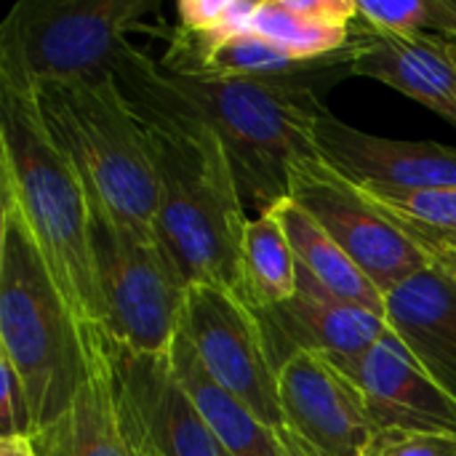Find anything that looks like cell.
I'll return each mask as SVG.
<instances>
[{
	"label": "cell",
	"instance_id": "cell-19",
	"mask_svg": "<svg viewBox=\"0 0 456 456\" xmlns=\"http://www.w3.org/2000/svg\"><path fill=\"white\" fill-rule=\"evenodd\" d=\"M278 208H281L283 227L294 248L297 265L305 273H310L337 299L366 307L377 315H385V294L345 254V248L291 198H283Z\"/></svg>",
	"mask_w": 456,
	"mask_h": 456
},
{
	"label": "cell",
	"instance_id": "cell-27",
	"mask_svg": "<svg viewBox=\"0 0 456 456\" xmlns=\"http://www.w3.org/2000/svg\"><path fill=\"white\" fill-rule=\"evenodd\" d=\"M0 456H35L29 438H8L0 441Z\"/></svg>",
	"mask_w": 456,
	"mask_h": 456
},
{
	"label": "cell",
	"instance_id": "cell-18",
	"mask_svg": "<svg viewBox=\"0 0 456 456\" xmlns=\"http://www.w3.org/2000/svg\"><path fill=\"white\" fill-rule=\"evenodd\" d=\"M171 366L224 456H294L286 438L256 417L251 406L227 393L203 369L190 337L179 329L171 347Z\"/></svg>",
	"mask_w": 456,
	"mask_h": 456
},
{
	"label": "cell",
	"instance_id": "cell-2",
	"mask_svg": "<svg viewBox=\"0 0 456 456\" xmlns=\"http://www.w3.org/2000/svg\"><path fill=\"white\" fill-rule=\"evenodd\" d=\"M126 102L144 128L158 176V240L187 286H222L240 297L248 219L224 144L187 112L139 96Z\"/></svg>",
	"mask_w": 456,
	"mask_h": 456
},
{
	"label": "cell",
	"instance_id": "cell-14",
	"mask_svg": "<svg viewBox=\"0 0 456 456\" xmlns=\"http://www.w3.org/2000/svg\"><path fill=\"white\" fill-rule=\"evenodd\" d=\"M318 155L355 184L403 190H456V147L363 134L323 112L315 128Z\"/></svg>",
	"mask_w": 456,
	"mask_h": 456
},
{
	"label": "cell",
	"instance_id": "cell-1",
	"mask_svg": "<svg viewBox=\"0 0 456 456\" xmlns=\"http://www.w3.org/2000/svg\"><path fill=\"white\" fill-rule=\"evenodd\" d=\"M112 75L126 96L187 112L219 136L246 208L265 214L289 198L297 163L321 158L315 128L323 107L302 72L265 77H179L128 45Z\"/></svg>",
	"mask_w": 456,
	"mask_h": 456
},
{
	"label": "cell",
	"instance_id": "cell-12",
	"mask_svg": "<svg viewBox=\"0 0 456 456\" xmlns=\"http://www.w3.org/2000/svg\"><path fill=\"white\" fill-rule=\"evenodd\" d=\"M363 395L377 428L456 438V401L422 369L390 329L374 347L353 358H329Z\"/></svg>",
	"mask_w": 456,
	"mask_h": 456
},
{
	"label": "cell",
	"instance_id": "cell-13",
	"mask_svg": "<svg viewBox=\"0 0 456 456\" xmlns=\"http://www.w3.org/2000/svg\"><path fill=\"white\" fill-rule=\"evenodd\" d=\"M256 318L275 371L297 353H318L326 358L361 355L390 331L385 315L337 299L302 267L297 294L281 305L256 310Z\"/></svg>",
	"mask_w": 456,
	"mask_h": 456
},
{
	"label": "cell",
	"instance_id": "cell-17",
	"mask_svg": "<svg viewBox=\"0 0 456 456\" xmlns=\"http://www.w3.org/2000/svg\"><path fill=\"white\" fill-rule=\"evenodd\" d=\"M88 374L72 403L29 444L35 456H134L123 436L110 339H86Z\"/></svg>",
	"mask_w": 456,
	"mask_h": 456
},
{
	"label": "cell",
	"instance_id": "cell-22",
	"mask_svg": "<svg viewBox=\"0 0 456 456\" xmlns=\"http://www.w3.org/2000/svg\"><path fill=\"white\" fill-rule=\"evenodd\" d=\"M358 21L387 35H436L456 43V0H358Z\"/></svg>",
	"mask_w": 456,
	"mask_h": 456
},
{
	"label": "cell",
	"instance_id": "cell-10",
	"mask_svg": "<svg viewBox=\"0 0 456 456\" xmlns=\"http://www.w3.org/2000/svg\"><path fill=\"white\" fill-rule=\"evenodd\" d=\"M283 438L294 456H369L377 428L334 361L297 353L278 371Z\"/></svg>",
	"mask_w": 456,
	"mask_h": 456
},
{
	"label": "cell",
	"instance_id": "cell-9",
	"mask_svg": "<svg viewBox=\"0 0 456 456\" xmlns=\"http://www.w3.org/2000/svg\"><path fill=\"white\" fill-rule=\"evenodd\" d=\"M182 331L190 337L203 369L227 393L256 411L283 436L278 371L256 310L222 286H190Z\"/></svg>",
	"mask_w": 456,
	"mask_h": 456
},
{
	"label": "cell",
	"instance_id": "cell-16",
	"mask_svg": "<svg viewBox=\"0 0 456 456\" xmlns=\"http://www.w3.org/2000/svg\"><path fill=\"white\" fill-rule=\"evenodd\" d=\"M385 318L422 369L456 401V281L428 267L385 297Z\"/></svg>",
	"mask_w": 456,
	"mask_h": 456
},
{
	"label": "cell",
	"instance_id": "cell-20",
	"mask_svg": "<svg viewBox=\"0 0 456 456\" xmlns=\"http://www.w3.org/2000/svg\"><path fill=\"white\" fill-rule=\"evenodd\" d=\"M240 273V297L254 310L281 305L297 294L299 267L278 206L265 214H256V219H248L243 235Z\"/></svg>",
	"mask_w": 456,
	"mask_h": 456
},
{
	"label": "cell",
	"instance_id": "cell-5",
	"mask_svg": "<svg viewBox=\"0 0 456 456\" xmlns=\"http://www.w3.org/2000/svg\"><path fill=\"white\" fill-rule=\"evenodd\" d=\"M43 120L75 168L91 211L136 230H155L158 176L144 128L112 72L37 91Z\"/></svg>",
	"mask_w": 456,
	"mask_h": 456
},
{
	"label": "cell",
	"instance_id": "cell-6",
	"mask_svg": "<svg viewBox=\"0 0 456 456\" xmlns=\"http://www.w3.org/2000/svg\"><path fill=\"white\" fill-rule=\"evenodd\" d=\"M155 0H19L0 27V86L40 91L112 72Z\"/></svg>",
	"mask_w": 456,
	"mask_h": 456
},
{
	"label": "cell",
	"instance_id": "cell-23",
	"mask_svg": "<svg viewBox=\"0 0 456 456\" xmlns=\"http://www.w3.org/2000/svg\"><path fill=\"white\" fill-rule=\"evenodd\" d=\"M401 227L419 232L456 235V190H403L387 184H361Z\"/></svg>",
	"mask_w": 456,
	"mask_h": 456
},
{
	"label": "cell",
	"instance_id": "cell-28",
	"mask_svg": "<svg viewBox=\"0 0 456 456\" xmlns=\"http://www.w3.org/2000/svg\"><path fill=\"white\" fill-rule=\"evenodd\" d=\"M449 53H452V59L456 61V43H449Z\"/></svg>",
	"mask_w": 456,
	"mask_h": 456
},
{
	"label": "cell",
	"instance_id": "cell-3",
	"mask_svg": "<svg viewBox=\"0 0 456 456\" xmlns=\"http://www.w3.org/2000/svg\"><path fill=\"white\" fill-rule=\"evenodd\" d=\"M0 195H8L86 339L104 334L88 195L48 134L35 91L0 86Z\"/></svg>",
	"mask_w": 456,
	"mask_h": 456
},
{
	"label": "cell",
	"instance_id": "cell-24",
	"mask_svg": "<svg viewBox=\"0 0 456 456\" xmlns=\"http://www.w3.org/2000/svg\"><path fill=\"white\" fill-rule=\"evenodd\" d=\"M35 419L21 385V377L5 355H0V441L32 438Z\"/></svg>",
	"mask_w": 456,
	"mask_h": 456
},
{
	"label": "cell",
	"instance_id": "cell-11",
	"mask_svg": "<svg viewBox=\"0 0 456 456\" xmlns=\"http://www.w3.org/2000/svg\"><path fill=\"white\" fill-rule=\"evenodd\" d=\"M115 398L134 456H224L174 374L171 353L134 355L110 342Z\"/></svg>",
	"mask_w": 456,
	"mask_h": 456
},
{
	"label": "cell",
	"instance_id": "cell-25",
	"mask_svg": "<svg viewBox=\"0 0 456 456\" xmlns=\"http://www.w3.org/2000/svg\"><path fill=\"white\" fill-rule=\"evenodd\" d=\"M369 456H456V438L428 433H377Z\"/></svg>",
	"mask_w": 456,
	"mask_h": 456
},
{
	"label": "cell",
	"instance_id": "cell-26",
	"mask_svg": "<svg viewBox=\"0 0 456 456\" xmlns=\"http://www.w3.org/2000/svg\"><path fill=\"white\" fill-rule=\"evenodd\" d=\"M406 230V227H403ZM430 256L433 267L444 270L456 281V235H441V232H419V230H406Z\"/></svg>",
	"mask_w": 456,
	"mask_h": 456
},
{
	"label": "cell",
	"instance_id": "cell-4",
	"mask_svg": "<svg viewBox=\"0 0 456 456\" xmlns=\"http://www.w3.org/2000/svg\"><path fill=\"white\" fill-rule=\"evenodd\" d=\"M0 355L21 377L35 433L64 414L88 374L86 337L8 195H0Z\"/></svg>",
	"mask_w": 456,
	"mask_h": 456
},
{
	"label": "cell",
	"instance_id": "cell-8",
	"mask_svg": "<svg viewBox=\"0 0 456 456\" xmlns=\"http://www.w3.org/2000/svg\"><path fill=\"white\" fill-rule=\"evenodd\" d=\"M289 198L345 248L385 297L411 275L433 267L425 248L361 184L342 176L323 158L294 166Z\"/></svg>",
	"mask_w": 456,
	"mask_h": 456
},
{
	"label": "cell",
	"instance_id": "cell-15",
	"mask_svg": "<svg viewBox=\"0 0 456 456\" xmlns=\"http://www.w3.org/2000/svg\"><path fill=\"white\" fill-rule=\"evenodd\" d=\"M347 75L374 77L456 126V61L436 35H387L355 19Z\"/></svg>",
	"mask_w": 456,
	"mask_h": 456
},
{
	"label": "cell",
	"instance_id": "cell-7",
	"mask_svg": "<svg viewBox=\"0 0 456 456\" xmlns=\"http://www.w3.org/2000/svg\"><path fill=\"white\" fill-rule=\"evenodd\" d=\"M91 243L107 339L134 355L171 353L190 286L155 230L126 227L91 211Z\"/></svg>",
	"mask_w": 456,
	"mask_h": 456
},
{
	"label": "cell",
	"instance_id": "cell-21",
	"mask_svg": "<svg viewBox=\"0 0 456 456\" xmlns=\"http://www.w3.org/2000/svg\"><path fill=\"white\" fill-rule=\"evenodd\" d=\"M248 32H256L291 51H299L310 61L337 56L353 40V27L337 29V27L315 24L302 13H297L289 0H259L248 21Z\"/></svg>",
	"mask_w": 456,
	"mask_h": 456
}]
</instances>
